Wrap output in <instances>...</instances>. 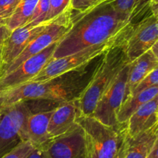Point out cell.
I'll list each match as a JSON object with an SVG mask.
<instances>
[{"instance_id":"1","label":"cell","mask_w":158,"mask_h":158,"mask_svg":"<svg viewBox=\"0 0 158 158\" xmlns=\"http://www.w3.org/2000/svg\"><path fill=\"white\" fill-rule=\"evenodd\" d=\"M133 25L127 15L119 12L106 1L83 12L73 10L72 27L59 40L52 58L102 43L118 42L121 44Z\"/></svg>"},{"instance_id":"2","label":"cell","mask_w":158,"mask_h":158,"mask_svg":"<svg viewBox=\"0 0 158 158\" xmlns=\"http://www.w3.org/2000/svg\"><path fill=\"white\" fill-rule=\"evenodd\" d=\"M98 62L95 64L90 62L46 81L26 82L12 89L6 90V106L31 100H46L59 105L75 100L87 85Z\"/></svg>"},{"instance_id":"3","label":"cell","mask_w":158,"mask_h":158,"mask_svg":"<svg viewBox=\"0 0 158 158\" xmlns=\"http://www.w3.org/2000/svg\"><path fill=\"white\" fill-rule=\"evenodd\" d=\"M95 71L77 99L79 116H91L97 102L122 68L129 63L121 44L110 48L101 56Z\"/></svg>"},{"instance_id":"4","label":"cell","mask_w":158,"mask_h":158,"mask_svg":"<svg viewBox=\"0 0 158 158\" xmlns=\"http://www.w3.org/2000/svg\"><path fill=\"white\" fill-rule=\"evenodd\" d=\"M82 129L86 158H117L120 131L104 125L93 116H78Z\"/></svg>"},{"instance_id":"5","label":"cell","mask_w":158,"mask_h":158,"mask_svg":"<svg viewBox=\"0 0 158 158\" xmlns=\"http://www.w3.org/2000/svg\"><path fill=\"white\" fill-rule=\"evenodd\" d=\"M72 9L50 20L47 26L29 43L26 49L7 67L0 71V77L15 70L26 59L41 52L52 43L61 40L72 27Z\"/></svg>"},{"instance_id":"6","label":"cell","mask_w":158,"mask_h":158,"mask_svg":"<svg viewBox=\"0 0 158 158\" xmlns=\"http://www.w3.org/2000/svg\"><path fill=\"white\" fill-rule=\"evenodd\" d=\"M32 113L26 101L6 105L0 110V158L24 142L22 129Z\"/></svg>"},{"instance_id":"7","label":"cell","mask_w":158,"mask_h":158,"mask_svg":"<svg viewBox=\"0 0 158 158\" xmlns=\"http://www.w3.org/2000/svg\"><path fill=\"white\" fill-rule=\"evenodd\" d=\"M118 44H120V43L110 42L102 43L100 45L89 46L78 52L64 57L52 58L30 81H43L68 71L85 66L92 62L95 58L101 57L110 48Z\"/></svg>"},{"instance_id":"8","label":"cell","mask_w":158,"mask_h":158,"mask_svg":"<svg viewBox=\"0 0 158 158\" xmlns=\"http://www.w3.org/2000/svg\"><path fill=\"white\" fill-rule=\"evenodd\" d=\"M129 63L124 65L117 77L97 102L92 116L104 125L120 129L117 121V114L123 103L126 94Z\"/></svg>"},{"instance_id":"9","label":"cell","mask_w":158,"mask_h":158,"mask_svg":"<svg viewBox=\"0 0 158 158\" xmlns=\"http://www.w3.org/2000/svg\"><path fill=\"white\" fill-rule=\"evenodd\" d=\"M157 23L158 17L150 15L133 25L121 43L128 61L132 62L157 43Z\"/></svg>"},{"instance_id":"10","label":"cell","mask_w":158,"mask_h":158,"mask_svg":"<svg viewBox=\"0 0 158 158\" xmlns=\"http://www.w3.org/2000/svg\"><path fill=\"white\" fill-rule=\"evenodd\" d=\"M58 42L26 59L15 70L0 77V91L12 89L30 81L52 60Z\"/></svg>"},{"instance_id":"11","label":"cell","mask_w":158,"mask_h":158,"mask_svg":"<svg viewBox=\"0 0 158 158\" xmlns=\"http://www.w3.org/2000/svg\"><path fill=\"white\" fill-rule=\"evenodd\" d=\"M43 148L47 158H86L83 131L78 124L65 134L51 139Z\"/></svg>"},{"instance_id":"12","label":"cell","mask_w":158,"mask_h":158,"mask_svg":"<svg viewBox=\"0 0 158 158\" xmlns=\"http://www.w3.org/2000/svg\"><path fill=\"white\" fill-rule=\"evenodd\" d=\"M49 21L37 25L29 23L13 29L2 47V66L0 71L15 60L31 41L49 24Z\"/></svg>"},{"instance_id":"13","label":"cell","mask_w":158,"mask_h":158,"mask_svg":"<svg viewBox=\"0 0 158 158\" xmlns=\"http://www.w3.org/2000/svg\"><path fill=\"white\" fill-rule=\"evenodd\" d=\"M120 143L117 158H146L157 141L158 125L131 136L120 129Z\"/></svg>"},{"instance_id":"14","label":"cell","mask_w":158,"mask_h":158,"mask_svg":"<svg viewBox=\"0 0 158 158\" xmlns=\"http://www.w3.org/2000/svg\"><path fill=\"white\" fill-rule=\"evenodd\" d=\"M52 110L33 112L26 119L22 129L23 141L30 143L33 147H43L51 139L48 132Z\"/></svg>"},{"instance_id":"15","label":"cell","mask_w":158,"mask_h":158,"mask_svg":"<svg viewBox=\"0 0 158 158\" xmlns=\"http://www.w3.org/2000/svg\"><path fill=\"white\" fill-rule=\"evenodd\" d=\"M158 96L140 105L127 119L123 129L131 136L150 129L158 125Z\"/></svg>"},{"instance_id":"16","label":"cell","mask_w":158,"mask_h":158,"mask_svg":"<svg viewBox=\"0 0 158 158\" xmlns=\"http://www.w3.org/2000/svg\"><path fill=\"white\" fill-rule=\"evenodd\" d=\"M80 116L75 100L63 102L53 109L48 127L51 139L65 134L77 125Z\"/></svg>"},{"instance_id":"17","label":"cell","mask_w":158,"mask_h":158,"mask_svg":"<svg viewBox=\"0 0 158 158\" xmlns=\"http://www.w3.org/2000/svg\"><path fill=\"white\" fill-rule=\"evenodd\" d=\"M158 68V55L152 49L148 50L142 55L129 64L127 81L125 99L129 95L131 90L151 71Z\"/></svg>"},{"instance_id":"18","label":"cell","mask_w":158,"mask_h":158,"mask_svg":"<svg viewBox=\"0 0 158 158\" xmlns=\"http://www.w3.org/2000/svg\"><path fill=\"white\" fill-rule=\"evenodd\" d=\"M120 13L127 15L133 24L151 14V0H103Z\"/></svg>"},{"instance_id":"19","label":"cell","mask_w":158,"mask_h":158,"mask_svg":"<svg viewBox=\"0 0 158 158\" xmlns=\"http://www.w3.org/2000/svg\"><path fill=\"white\" fill-rule=\"evenodd\" d=\"M158 96V85L151 87L139 94L127 98L120 105L117 114V121L121 128L130 116L143 104Z\"/></svg>"},{"instance_id":"20","label":"cell","mask_w":158,"mask_h":158,"mask_svg":"<svg viewBox=\"0 0 158 158\" xmlns=\"http://www.w3.org/2000/svg\"><path fill=\"white\" fill-rule=\"evenodd\" d=\"M38 2L39 0H21L8 23V27L13 30L29 23Z\"/></svg>"},{"instance_id":"21","label":"cell","mask_w":158,"mask_h":158,"mask_svg":"<svg viewBox=\"0 0 158 158\" xmlns=\"http://www.w3.org/2000/svg\"><path fill=\"white\" fill-rule=\"evenodd\" d=\"M71 9V0H49V9L45 22L56 18Z\"/></svg>"},{"instance_id":"22","label":"cell","mask_w":158,"mask_h":158,"mask_svg":"<svg viewBox=\"0 0 158 158\" xmlns=\"http://www.w3.org/2000/svg\"><path fill=\"white\" fill-rule=\"evenodd\" d=\"M21 0H0V24L7 26Z\"/></svg>"},{"instance_id":"23","label":"cell","mask_w":158,"mask_h":158,"mask_svg":"<svg viewBox=\"0 0 158 158\" xmlns=\"http://www.w3.org/2000/svg\"><path fill=\"white\" fill-rule=\"evenodd\" d=\"M157 74H158V68L157 69L151 71L148 75L143 79H142L130 92L129 95H134V94H139V93L142 92V91H145L148 88H151V87L155 86V85H158V78H157Z\"/></svg>"},{"instance_id":"24","label":"cell","mask_w":158,"mask_h":158,"mask_svg":"<svg viewBox=\"0 0 158 158\" xmlns=\"http://www.w3.org/2000/svg\"><path fill=\"white\" fill-rule=\"evenodd\" d=\"M49 9V0H39L29 23L37 25L45 22Z\"/></svg>"},{"instance_id":"25","label":"cell","mask_w":158,"mask_h":158,"mask_svg":"<svg viewBox=\"0 0 158 158\" xmlns=\"http://www.w3.org/2000/svg\"><path fill=\"white\" fill-rule=\"evenodd\" d=\"M33 149L30 143L24 141L2 158H25Z\"/></svg>"},{"instance_id":"26","label":"cell","mask_w":158,"mask_h":158,"mask_svg":"<svg viewBox=\"0 0 158 158\" xmlns=\"http://www.w3.org/2000/svg\"><path fill=\"white\" fill-rule=\"evenodd\" d=\"M103 1V0H71V9L77 12H83Z\"/></svg>"},{"instance_id":"27","label":"cell","mask_w":158,"mask_h":158,"mask_svg":"<svg viewBox=\"0 0 158 158\" xmlns=\"http://www.w3.org/2000/svg\"><path fill=\"white\" fill-rule=\"evenodd\" d=\"M12 31L6 25L0 24V49H2L3 44L8 37L10 36Z\"/></svg>"},{"instance_id":"28","label":"cell","mask_w":158,"mask_h":158,"mask_svg":"<svg viewBox=\"0 0 158 158\" xmlns=\"http://www.w3.org/2000/svg\"><path fill=\"white\" fill-rule=\"evenodd\" d=\"M25 158H47V156L43 147H34Z\"/></svg>"},{"instance_id":"29","label":"cell","mask_w":158,"mask_h":158,"mask_svg":"<svg viewBox=\"0 0 158 158\" xmlns=\"http://www.w3.org/2000/svg\"><path fill=\"white\" fill-rule=\"evenodd\" d=\"M146 158H158V141L154 143Z\"/></svg>"},{"instance_id":"30","label":"cell","mask_w":158,"mask_h":158,"mask_svg":"<svg viewBox=\"0 0 158 158\" xmlns=\"http://www.w3.org/2000/svg\"><path fill=\"white\" fill-rule=\"evenodd\" d=\"M6 91H0V110L6 106Z\"/></svg>"},{"instance_id":"31","label":"cell","mask_w":158,"mask_h":158,"mask_svg":"<svg viewBox=\"0 0 158 158\" xmlns=\"http://www.w3.org/2000/svg\"><path fill=\"white\" fill-rule=\"evenodd\" d=\"M2 66V49H0V69Z\"/></svg>"}]
</instances>
